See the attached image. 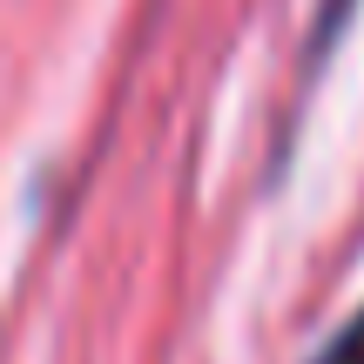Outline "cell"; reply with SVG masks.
I'll list each match as a JSON object with an SVG mask.
<instances>
[{
  "label": "cell",
  "mask_w": 364,
  "mask_h": 364,
  "mask_svg": "<svg viewBox=\"0 0 364 364\" xmlns=\"http://www.w3.org/2000/svg\"><path fill=\"white\" fill-rule=\"evenodd\" d=\"M351 7H358V0H324V7H317V21H311V48H304V81H311L317 68H324V54H331V41L344 34Z\"/></svg>",
  "instance_id": "6da1fadb"
},
{
  "label": "cell",
  "mask_w": 364,
  "mask_h": 364,
  "mask_svg": "<svg viewBox=\"0 0 364 364\" xmlns=\"http://www.w3.org/2000/svg\"><path fill=\"white\" fill-rule=\"evenodd\" d=\"M311 364H364V311H358V317H351V324H344Z\"/></svg>",
  "instance_id": "7a4b0ae2"
}]
</instances>
